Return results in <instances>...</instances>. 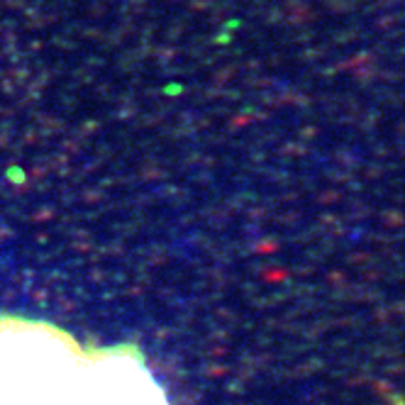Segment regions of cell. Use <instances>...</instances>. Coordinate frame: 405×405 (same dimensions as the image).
I'll use <instances>...</instances> for the list:
<instances>
[{
  "label": "cell",
  "mask_w": 405,
  "mask_h": 405,
  "mask_svg": "<svg viewBox=\"0 0 405 405\" xmlns=\"http://www.w3.org/2000/svg\"><path fill=\"white\" fill-rule=\"evenodd\" d=\"M86 354L57 325L0 317V405H66Z\"/></svg>",
  "instance_id": "obj_1"
},
{
  "label": "cell",
  "mask_w": 405,
  "mask_h": 405,
  "mask_svg": "<svg viewBox=\"0 0 405 405\" xmlns=\"http://www.w3.org/2000/svg\"><path fill=\"white\" fill-rule=\"evenodd\" d=\"M66 405H171L135 347L93 349L86 354Z\"/></svg>",
  "instance_id": "obj_2"
}]
</instances>
